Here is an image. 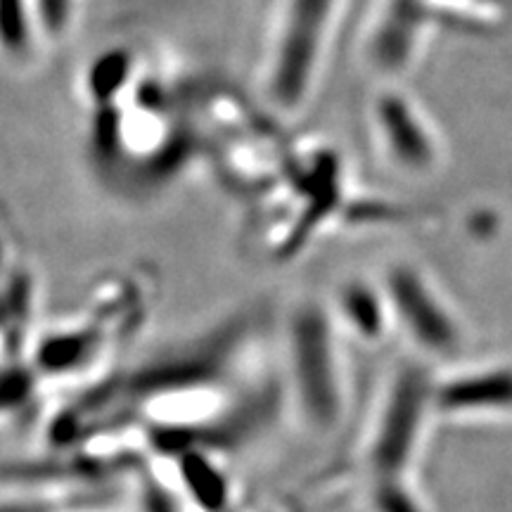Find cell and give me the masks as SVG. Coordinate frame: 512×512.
Here are the masks:
<instances>
[{"mask_svg": "<svg viewBox=\"0 0 512 512\" xmlns=\"http://www.w3.org/2000/svg\"><path fill=\"white\" fill-rule=\"evenodd\" d=\"M41 38L31 0H0V55L24 60Z\"/></svg>", "mask_w": 512, "mask_h": 512, "instance_id": "obj_3", "label": "cell"}, {"mask_svg": "<svg viewBox=\"0 0 512 512\" xmlns=\"http://www.w3.org/2000/svg\"><path fill=\"white\" fill-rule=\"evenodd\" d=\"M375 126L382 133L389 155L406 164H422L432 157L430 140L422 131L420 121L413 117L403 100L384 98L375 105Z\"/></svg>", "mask_w": 512, "mask_h": 512, "instance_id": "obj_2", "label": "cell"}, {"mask_svg": "<svg viewBox=\"0 0 512 512\" xmlns=\"http://www.w3.org/2000/svg\"><path fill=\"white\" fill-rule=\"evenodd\" d=\"M347 0H275L261 53V93L278 117L316 98Z\"/></svg>", "mask_w": 512, "mask_h": 512, "instance_id": "obj_1", "label": "cell"}, {"mask_svg": "<svg viewBox=\"0 0 512 512\" xmlns=\"http://www.w3.org/2000/svg\"><path fill=\"white\" fill-rule=\"evenodd\" d=\"M83 0H31L41 38L60 36L72 27L76 10Z\"/></svg>", "mask_w": 512, "mask_h": 512, "instance_id": "obj_4", "label": "cell"}]
</instances>
